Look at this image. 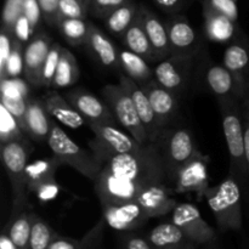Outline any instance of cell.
<instances>
[{"mask_svg": "<svg viewBox=\"0 0 249 249\" xmlns=\"http://www.w3.org/2000/svg\"><path fill=\"white\" fill-rule=\"evenodd\" d=\"M89 147L104 167L119 177L135 180L146 186L169 185L157 142L145 143L135 153H117L94 138L89 142Z\"/></svg>", "mask_w": 249, "mask_h": 249, "instance_id": "cell-1", "label": "cell"}, {"mask_svg": "<svg viewBox=\"0 0 249 249\" xmlns=\"http://www.w3.org/2000/svg\"><path fill=\"white\" fill-rule=\"evenodd\" d=\"M224 136L230 156V170L229 175L237 180L241 187H246L248 180L247 160H246L245 142V116H243L242 102L220 101Z\"/></svg>", "mask_w": 249, "mask_h": 249, "instance_id": "cell-2", "label": "cell"}, {"mask_svg": "<svg viewBox=\"0 0 249 249\" xmlns=\"http://www.w3.org/2000/svg\"><path fill=\"white\" fill-rule=\"evenodd\" d=\"M33 146L26 138L1 142L2 165L5 168L12 191V218L23 212L27 206V167Z\"/></svg>", "mask_w": 249, "mask_h": 249, "instance_id": "cell-3", "label": "cell"}, {"mask_svg": "<svg viewBox=\"0 0 249 249\" xmlns=\"http://www.w3.org/2000/svg\"><path fill=\"white\" fill-rule=\"evenodd\" d=\"M242 187L237 180L229 175L225 180L206 191L204 198L208 202L212 213L215 216L220 233L238 231L242 228Z\"/></svg>", "mask_w": 249, "mask_h": 249, "instance_id": "cell-4", "label": "cell"}, {"mask_svg": "<svg viewBox=\"0 0 249 249\" xmlns=\"http://www.w3.org/2000/svg\"><path fill=\"white\" fill-rule=\"evenodd\" d=\"M155 142L160 147L169 185H174L181 168L201 152L195 135L185 126L172 125L163 129Z\"/></svg>", "mask_w": 249, "mask_h": 249, "instance_id": "cell-5", "label": "cell"}, {"mask_svg": "<svg viewBox=\"0 0 249 249\" xmlns=\"http://www.w3.org/2000/svg\"><path fill=\"white\" fill-rule=\"evenodd\" d=\"M46 143L61 165L73 168L91 181H95L99 177L104 164L97 160L92 151L89 152L75 143L58 124L53 123Z\"/></svg>", "mask_w": 249, "mask_h": 249, "instance_id": "cell-6", "label": "cell"}, {"mask_svg": "<svg viewBox=\"0 0 249 249\" xmlns=\"http://www.w3.org/2000/svg\"><path fill=\"white\" fill-rule=\"evenodd\" d=\"M101 94L118 123L140 143L150 142L147 131L139 117L135 104L129 92L121 84H107L102 88Z\"/></svg>", "mask_w": 249, "mask_h": 249, "instance_id": "cell-7", "label": "cell"}, {"mask_svg": "<svg viewBox=\"0 0 249 249\" xmlns=\"http://www.w3.org/2000/svg\"><path fill=\"white\" fill-rule=\"evenodd\" d=\"M199 75L203 87L218 99V101H240L249 95L245 85L225 65L212 62L202 63Z\"/></svg>", "mask_w": 249, "mask_h": 249, "instance_id": "cell-8", "label": "cell"}, {"mask_svg": "<svg viewBox=\"0 0 249 249\" xmlns=\"http://www.w3.org/2000/svg\"><path fill=\"white\" fill-rule=\"evenodd\" d=\"M198 55H170L153 68L155 79L181 99L191 85Z\"/></svg>", "mask_w": 249, "mask_h": 249, "instance_id": "cell-9", "label": "cell"}, {"mask_svg": "<svg viewBox=\"0 0 249 249\" xmlns=\"http://www.w3.org/2000/svg\"><path fill=\"white\" fill-rule=\"evenodd\" d=\"M148 186L135 180L119 177L106 167H102L94 181V189L101 206L122 204L136 201L139 195Z\"/></svg>", "mask_w": 249, "mask_h": 249, "instance_id": "cell-10", "label": "cell"}, {"mask_svg": "<svg viewBox=\"0 0 249 249\" xmlns=\"http://www.w3.org/2000/svg\"><path fill=\"white\" fill-rule=\"evenodd\" d=\"M172 221L184 230L198 248H218L216 231L202 218L201 212L195 204L179 203L172 212Z\"/></svg>", "mask_w": 249, "mask_h": 249, "instance_id": "cell-11", "label": "cell"}, {"mask_svg": "<svg viewBox=\"0 0 249 249\" xmlns=\"http://www.w3.org/2000/svg\"><path fill=\"white\" fill-rule=\"evenodd\" d=\"M61 163L55 157L41 158L27 167V189L29 194H34L40 201L46 202L55 198L58 194L56 170Z\"/></svg>", "mask_w": 249, "mask_h": 249, "instance_id": "cell-12", "label": "cell"}, {"mask_svg": "<svg viewBox=\"0 0 249 249\" xmlns=\"http://www.w3.org/2000/svg\"><path fill=\"white\" fill-rule=\"evenodd\" d=\"M209 157L198 152L187 164L181 168L174 182L177 194L196 195L197 199L201 201L209 189L208 178Z\"/></svg>", "mask_w": 249, "mask_h": 249, "instance_id": "cell-13", "label": "cell"}, {"mask_svg": "<svg viewBox=\"0 0 249 249\" xmlns=\"http://www.w3.org/2000/svg\"><path fill=\"white\" fill-rule=\"evenodd\" d=\"M139 84L150 99L156 116L163 129L175 125L174 122L177 121L180 113V97L162 87L155 79V77Z\"/></svg>", "mask_w": 249, "mask_h": 249, "instance_id": "cell-14", "label": "cell"}, {"mask_svg": "<svg viewBox=\"0 0 249 249\" xmlns=\"http://www.w3.org/2000/svg\"><path fill=\"white\" fill-rule=\"evenodd\" d=\"M102 207V216L113 230H139L151 219L147 212L136 201Z\"/></svg>", "mask_w": 249, "mask_h": 249, "instance_id": "cell-15", "label": "cell"}, {"mask_svg": "<svg viewBox=\"0 0 249 249\" xmlns=\"http://www.w3.org/2000/svg\"><path fill=\"white\" fill-rule=\"evenodd\" d=\"M65 96L82 114L87 123L116 124L118 122L108 105L90 91L78 88L66 92Z\"/></svg>", "mask_w": 249, "mask_h": 249, "instance_id": "cell-16", "label": "cell"}, {"mask_svg": "<svg viewBox=\"0 0 249 249\" xmlns=\"http://www.w3.org/2000/svg\"><path fill=\"white\" fill-rule=\"evenodd\" d=\"M53 40L44 32L32 36L24 46L23 74L27 83L32 87H41V73L48 53Z\"/></svg>", "mask_w": 249, "mask_h": 249, "instance_id": "cell-17", "label": "cell"}, {"mask_svg": "<svg viewBox=\"0 0 249 249\" xmlns=\"http://www.w3.org/2000/svg\"><path fill=\"white\" fill-rule=\"evenodd\" d=\"M119 84L129 92V95L133 99L139 117H140L141 122H142L143 126H145L146 131H147L150 142H155L158 139V136H160V134L162 133L163 126L160 125V121H158L157 116H156L155 109H153L152 105H151L150 99H148L146 92L142 90V88L140 87V84L136 80H134L133 78L124 74V73L119 74Z\"/></svg>", "mask_w": 249, "mask_h": 249, "instance_id": "cell-18", "label": "cell"}, {"mask_svg": "<svg viewBox=\"0 0 249 249\" xmlns=\"http://www.w3.org/2000/svg\"><path fill=\"white\" fill-rule=\"evenodd\" d=\"M165 26L169 36L172 55H198L199 39L189 19L181 15H173Z\"/></svg>", "mask_w": 249, "mask_h": 249, "instance_id": "cell-19", "label": "cell"}, {"mask_svg": "<svg viewBox=\"0 0 249 249\" xmlns=\"http://www.w3.org/2000/svg\"><path fill=\"white\" fill-rule=\"evenodd\" d=\"M84 46L87 51H89L90 55L104 67L114 71L121 70L119 49L96 24L91 22H90L89 34H88Z\"/></svg>", "mask_w": 249, "mask_h": 249, "instance_id": "cell-20", "label": "cell"}, {"mask_svg": "<svg viewBox=\"0 0 249 249\" xmlns=\"http://www.w3.org/2000/svg\"><path fill=\"white\" fill-rule=\"evenodd\" d=\"M139 17L150 39L157 62L172 55V48H170L169 36L165 23H163L160 17L143 4H140L139 7Z\"/></svg>", "mask_w": 249, "mask_h": 249, "instance_id": "cell-21", "label": "cell"}, {"mask_svg": "<svg viewBox=\"0 0 249 249\" xmlns=\"http://www.w3.org/2000/svg\"><path fill=\"white\" fill-rule=\"evenodd\" d=\"M174 194H177V191L169 185H152L139 195L136 202L147 212L151 218H157L172 213L173 209L179 204L173 197Z\"/></svg>", "mask_w": 249, "mask_h": 249, "instance_id": "cell-22", "label": "cell"}, {"mask_svg": "<svg viewBox=\"0 0 249 249\" xmlns=\"http://www.w3.org/2000/svg\"><path fill=\"white\" fill-rule=\"evenodd\" d=\"M95 139L117 153H135L145 143H140L133 135L123 133L111 123H87Z\"/></svg>", "mask_w": 249, "mask_h": 249, "instance_id": "cell-23", "label": "cell"}, {"mask_svg": "<svg viewBox=\"0 0 249 249\" xmlns=\"http://www.w3.org/2000/svg\"><path fill=\"white\" fill-rule=\"evenodd\" d=\"M53 122L46 109L43 99L29 97L27 107L24 133L36 142H46L53 129Z\"/></svg>", "mask_w": 249, "mask_h": 249, "instance_id": "cell-24", "label": "cell"}, {"mask_svg": "<svg viewBox=\"0 0 249 249\" xmlns=\"http://www.w3.org/2000/svg\"><path fill=\"white\" fill-rule=\"evenodd\" d=\"M202 5H203L204 31L209 40L225 43L236 38V31H237L236 21L214 9L207 0H203Z\"/></svg>", "mask_w": 249, "mask_h": 249, "instance_id": "cell-25", "label": "cell"}, {"mask_svg": "<svg viewBox=\"0 0 249 249\" xmlns=\"http://www.w3.org/2000/svg\"><path fill=\"white\" fill-rule=\"evenodd\" d=\"M153 247L163 249H196L198 246L175 223H163L146 233Z\"/></svg>", "mask_w": 249, "mask_h": 249, "instance_id": "cell-26", "label": "cell"}, {"mask_svg": "<svg viewBox=\"0 0 249 249\" xmlns=\"http://www.w3.org/2000/svg\"><path fill=\"white\" fill-rule=\"evenodd\" d=\"M223 63L249 91V40L246 36L233 39L224 53Z\"/></svg>", "mask_w": 249, "mask_h": 249, "instance_id": "cell-27", "label": "cell"}, {"mask_svg": "<svg viewBox=\"0 0 249 249\" xmlns=\"http://www.w3.org/2000/svg\"><path fill=\"white\" fill-rule=\"evenodd\" d=\"M41 99L51 117H53L60 123L73 129L80 128L84 125V123H87L82 114L73 107L66 96L58 94L56 89L46 91Z\"/></svg>", "mask_w": 249, "mask_h": 249, "instance_id": "cell-28", "label": "cell"}, {"mask_svg": "<svg viewBox=\"0 0 249 249\" xmlns=\"http://www.w3.org/2000/svg\"><path fill=\"white\" fill-rule=\"evenodd\" d=\"M121 40L126 46V49L138 53V55L142 56L148 62L150 61H155V62L157 61L156 60L155 51H153L150 39H148V36L146 34L145 28H143L142 23H141L139 15L135 18V21L131 23V26L126 29L125 33L122 36Z\"/></svg>", "mask_w": 249, "mask_h": 249, "instance_id": "cell-29", "label": "cell"}, {"mask_svg": "<svg viewBox=\"0 0 249 249\" xmlns=\"http://www.w3.org/2000/svg\"><path fill=\"white\" fill-rule=\"evenodd\" d=\"M139 7H140V4H136L134 0H129L122 6L117 7L102 21L109 31V33L118 36V38H122V36L125 33L126 29L131 26V23L138 17Z\"/></svg>", "mask_w": 249, "mask_h": 249, "instance_id": "cell-30", "label": "cell"}, {"mask_svg": "<svg viewBox=\"0 0 249 249\" xmlns=\"http://www.w3.org/2000/svg\"><path fill=\"white\" fill-rule=\"evenodd\" d=\"M119 62H121L122 72L138 83H142L155 77L153 70L148 65V61L129 49L124 50L119 49Z\"/></svg>", "mask_w": 249, "mask_h": 249, "instance_id": "cell-31", "label": "cell"}, {"mask_svg": "<svg viewBox=\"0 0 249 249\" xmlns=\"http://www.w3.org/2000/svg\"><path fill=\"white\" fill-rule=\"evenodd\" d=\"M79 66L77 58L67 48H62L60 62H58L57 71L53 77L51 89H63V88L73 87L79 79Z\"/></svg>", "mask_w": 249, "mask_h": 249, "instance_id": "cell-32", "label": "cell"}, {"mask_svg": "<svg viewBox=\"0 0 249 249\" xmlns=\"http://www.w3.org/2000/svg\"><path fill=\"white\" fill-rule=\"evenodd\" d=\"M58 29L62 33L63 38L73 46H82L87 41L89 34L90 22L85 18H72V17H62L58 21Z\"/></svg>", "mask_w": 249, "mask_h": 249, "instance_id": "cell-33", "label": "cell"}, {"mask_svg": "<svg viewBox=\"0 0 249 249\" xmlns=\"http://www.w3.org/2000/svg\"><path fill=\"white\" fill-rule=\"evenodd\" d=\"M32 221H33V214L27 212H22L14 218L11 223H9V228L6 232L16 245L17 249L29 248L31 243V232H32Z\"/></svg>", "mask_w": 249, "mask_h": 249, "instance_id": "cell-34", "label": "cell"}, {"mask_svg": "<svg viewBox=\"0 0 249 249\" xmlns=\"http://www.w3.org/2000/svg\"><path fill=\"white\" fill-rule=\"evenodd\" d=\"M57 232L53 231V229L39 218L38 215L33 214V221H32V232H31V249H48L50 243L55 238Z\"/></svg>", "mask_w": 249, "mask_h": 249, "instance_id": "cell-35", "label": "cell"}, {"mask_svg": "<svg viewBox=\"0 0 249 249\" xmlns=\"http://www.w3.org/2000/svg\"><path fill=\"white\" fill-rule=\"evenodd\" d=\"M27 134L16 121L11 112L0 104V142L26 138Z\"/></svg>", "mask_w": 249, "mask_h": 249, "instance_id": "cell-36", "label": "cell"}, {"mask_svg": "<svg viewBox=\"0 0 249 249\" xmlns=\"http://www.w3.org/2000/svg\"><path fill=\"white\" fill-rule=\"evenodd\" d=\"M117 243L124 249H155L146 233L142 235L138 230L118 231Z\"/></svg>", "mask_w": 249, "mask_h": 249, "instance_id": "cell-37", "label": "cell"}, {"mask_svg": "<svg viewBox=\"0 0 249 249\" xmlns=\"http://www.w3.org/2000/svg\"><path fill=\"white\" fill-rule=\"evenodd\" d=\"M24 70V44L21 43L15 38L14 45H12L11 53L7 60L6 70H5V78H17L21 75Z\"/></svg>", "mask_w": 249, "mask_h": 249, "instance_id": "cell-38", "label": "cell"}, {"mask_svg": "<svg viewBox=\"0 0 249 249\" xmlns=\"http://www.w3.org/2000/svg\"><path fill=\"white\" fill-rule=\"evenodd\" d=\"M62 48L63 46H61L58 43H55V41L51 45L48 57H46L45 63H44L43 73H41V87L51 88L53 77H55V73L57 71L58 62H60Z\"/></svg>", "mask_w": 249, "mask_h": 249, "instance_id": "cell-39", "label": "cell"}, {"mask_svg": "<svg viewBox=\"0 0 249 249\" xmlns=\"http://www.w3.org/2000/svg\"><path fill=\"white\" fill-rule=\"evenodd\" d=\"M29 97L23 95H6L1 94V104L9 109L12 116L16 118L21 128L24 131V121H26L27 107H28Z\"/></svg>", "mask_w": 249, "mask_h": 249, "instance_id": "cell-40", "label": "cell"}, {"mask_svg": "<svg viewBox=\"0 0 249 249\" xmlns=\"http://www.w3.org/2000/svg\"><path fill=\"white\" fill-rule=\"evenodd\" d=\"M90 0H60V18H85L89 15Z\"/></svg>", "mask_w": 249, "mask_h": 249, "instance_id": "cell-41", "label": "cell"}, {"mask_svg": "<svg viewBox=\"0 0 249 249\" xmlns=\"http://www.w3.org/2000/svg\"><path fill=\"white\" fill-rule=\"evenodd\" d=\"M24 0H5L4 10H2L1 29L7 32L14 31L16 19L22 14V5Z\"/></svg>", "mask_w": 249, "mask_h": 249, "instance_id": "cell-42", "label": "cell"}, {"mask_svg": "<svg viewBox=\"0 0 249 249\" xmlns=\"http://www.w3.org/2000/svg\"><path fill=\"white\" fill-rule=\"evenodd\" d=\"M129 0H90L89 15L95 18L104 19L117 7L122 6Z\"/></svg>", "mask_w": 249, "mask_h": 249, "instance_id": "cell-43", "label": "cell"}, {"mask_svg": "<svg viewBox=\"0 0 249 249\" xmlns=\"http://www.w3.org/2000/svg\"><path fill=\"white\" fill-rule=\"evenodd\" d=\"M106 220L102 216L101 220L91 229L88 231L82 238H79V249H89V248H97L101 246L102 238H104V230L106 225Z\"/></svg>", "mask_w": 249, "mask_h": 249, "instance_id": "cell-44", "label": "cell"}, {"mask_svg": "<svg viewBox=\"0 0 249 249\" xmlns=\"http://www.w3.org/2000/svg\"><path fill=\"white\" fill-rule=\"evenodd\" d=\"M14 41V33L1 29L0 32V78H4L5 75L6 63L10 57V53H11Z\"/></svg>", "mask_w": 249, "mask_h": 249, "instance_id": "cell-45", "label": "cell"}, {"mask_svg": "<svg viewBox=\"0 0 249 249\" xmlns=\"http://www.w3.org/2000/svg\"><path fill=\"white\" fill-rule=\"evenodd\" d=\"M43 18L49 26H57L60 21V0H38Z\"/></svg>", "mask_w": 249, "mask_h": 249, "instance_id": "cell-46", "label": "cell"}, {"mask_svg": "<svg viewBox=\"0 0 249 249\" xmlns=\"http://www.w3.org/2000/svg\"><path fill=\"white\" fill-rule=\"evenodd\" d=\"M22 12L26 15L29 23H31L32 29L36 33L38 27L40 26L41 19H44L38 0H24L23 5H22Z\"/></svg>", "mask_w": 249, "mask_h": 249, "instance_id": "cell-47", "label": "cell"}, {"mask_svg": "<svg viewBox=\"0 0 249 249\" xmlns=\"http://www.w3.org/2000/svg\"><path fill=\"white\" fill-rule=\"evenodd\" d=\"M12 33H14V36L17 39V40H19L23 44L28 43V41L32 39V36L36 34L33 29H32L28 18H27L26 15H24L23 12L19 15L18 18L16 19V22H15Z\"/></svg>", "mask_w": 249, "mask_h": 249, "instance_id": "cell-48", "label": "cell"}, {"mask_svg": "<svg viewBox=\"0 0 249 249\" xmlns=\"http://www.w3.org/2000/svg\"><path fill=\"white\" fill-rule=\"evenodd\" d=\"M214 9L220 11L221 14L226 15L231 19L236 21L238 16L237 6H236L235 0H207Z\"/></svg>", "mask_w": 249, "mask_h": 249, "instance_id": "cell-49", "label": "cell"}, {"mask_svg": "<svg viewBox=\"0 0 249 249\" xmlns=\"http://www.w3.org/2000/svg\"><path fill=\"white\" fill-rule=\"evenodd\" d=\"M48 249H79V241L77 238L65 237L57 233Z\"/></svg>", "mask_w": 249, "mask_h": 249, "instance_id": "cell-50", "label": "cell"}, {"mask_svg": "<svg viewBox=\"0 0 249 249\" xmlns=\"http://www.w3.org/2000/svg\"><path fill=\"white\" fill-rule=\"evenodd\" d=\"M160 9L170 15H175L185 7V0H153Z\"/></svg>", "mask_w": 249, "mask_h": 249, "instance_id": "cell-51", "label": "cell"}, {"mask_svg": "<svg viewBox=\"0 0 249 249\" xmlns=\"http://www.w3.org/2000/svg\"><path fill=\"white\" fill-rule=\"evenodd\" d=\"M245 116V142H246V160H247V170L249 180V114L243 109Z\"/></svg>", "mask_w": 249, "mask_h": 249, "instance_id": "cell-52", "label": "cell"}, {"mask_svg": "<svg viewBox=\"0 0 249 249\" xmlns=\"http://www.w3.org/2000/svg\"><path fill=\"white\" fill-rule=\"evenodd\" d=\"M0 248L1 249H17L16 245L12 241V238L10 237L9 233L6 231H2V233L0 235Z\"/></svg>", "mask_w": 249, "mask_h": 249, "instance_id": "cell-53", "label": "cell"}, {"mask_svg": "<svg viewBox=\"0 0 249 249\" xmlns=\"http://www.w3.org/2000/svg\"><path fill=\"white\" fill-rule=\"evenodd\" d=\"M242 107H243V109H245V111L247 112V113L249 114V95H248L247 97H246L245 100H243Z\"/></svg>", "mask_w": 249, "mask_h": 249, "instance_id": "cell-54", "label": "cell"}]
</instances>
